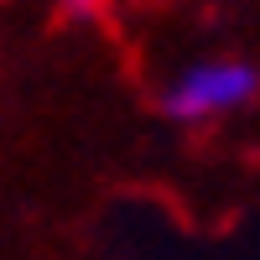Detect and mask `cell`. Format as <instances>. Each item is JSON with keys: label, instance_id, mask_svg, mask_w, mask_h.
I'll return each instance as SVG.
<instances>
[{"label": "cell", "instance_id": "cell-1", "mask_svg": "<svg viewBox=\"0 0 260 260\" xmlns=\"http://www.w3.org/2000/svg\"><path fill=\"white\" fill-rule=\"evenodd\" d=\"M260 99V68L245 57H203L187 62L161 89V115L177 125H213L250 110Z\"/></svg>", "mask_w": 260, "mask_h": 260}, {"label": "cell", "instance_id": "cell-2", "mask_svg": "<svg viewBox=\"0 0 260 260\" xmlns=\"http://www.w3.org/2000/svg\"><path fill=\"white\" fill-rule=\"evenodd\" d=\"M62 11H68V16H94L99 0H62Z\"/></svg>", "mask_w": 260, "mask_h": 260}]
</instances>
